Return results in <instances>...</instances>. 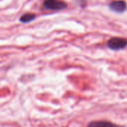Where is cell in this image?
I'll return each mask as SVG.
<instances>
[{"label":"cell","instance_id":"3","mask_svg":"<svg viewBox=\"0 0 127 127\" xmlns=\"http://www.w3.org/2000/svg\"><path fill=\"white\" fill-rule=\"evenodd\" d=\"M109 7L115 12L123 13L127 10V3L124 0L113 1L109 4Z\"/></svg>","mask_w":127,"mask_h":127},{"label":"cell","instance_id":"1","mask_svg":"<svg viewBox=\"0 0 127 127\" xmlns=\"http://www.w3.org/2000/svg\"><path fill=\"white\" fill-rule=\"evenodd\" d=\"M43 7L48 10H61L67 7V3L62 0H45Z\"/></svg>","mask_w":127,"mask_h":127},{"label":"cell","instance_id":"2","mask_svg":"<svg viewBox=\"0 0 127 127\" xmlns=\"http://www.w3.org/2000/svg\"><path fill=\"white\" fill-rule=\"evenodd\" d=\"M108 47L115 51L121 50L127 46V39L121 37H113L108 41Z\"/></svg>","mask_w":127,"mask_h":127},{"label":"cell","instance_id":"5","mask_svg":"<svg viewBox=\"0 0 127 127\" xmlns=\"http://www.w3.org/2000/svg\"><path fill=\"white\" fill-rule=\"evenodd\" d=\"M36 16L33 13H25L20 17V22H22V23H28L34 20Z\"/></svg>","mask_w":127,"mask_h":127},{"label":"cell","instance_id":"4","mask_svg":"<svg viewBox=\"0 0 127 127\" xmlns=\"http://www.w3.org/2000/svg\"><path fill=\"white\" fill-rule=\"evenodd\" d=\"M87 127H119L118 125L109 121H93L88 124Z\"/></svg>","mask_w":127,"mask_h":127}]
</instances>
